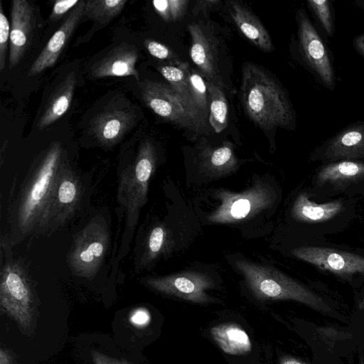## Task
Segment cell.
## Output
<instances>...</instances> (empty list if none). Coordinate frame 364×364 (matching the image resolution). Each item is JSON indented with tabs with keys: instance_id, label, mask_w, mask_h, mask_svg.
<instances>
[{
	"instance_id": "cb8c5ba5",
	"label": "cell",
	"mask_w": 364,
	"mask_h": 364,
	"mask_svg": "<svg viewBox=\"0 0 364 364\" xmlns=\"http://www.w3.org/2000/svg\"><path fill=\"white\" fill-rule=\"evenodd\" d=\"M187 76L194 104L199 112L207 119L210 112L207 82L198 71L191 69L190 67L187 70Z\"/></svg>"
},
{
	"instance_id": "d6986e66",
	"label": "cell",
	"mask_w": 364,
	"mask_h": 364,
	"mask_svg": "<svg viewBox=\"0 0 364 364\" xmlns=\"http://www.w3.org/2000/svg\"><path fill=\"white\" fill-rule=\"evenodd\" d=\"M210 334L220 348L230 355H245L252 350L247 333L239 325L226 323L211 328Z\"/></svg>"
},
{
	"instance_id": "ffe728a7",
	"label": "cell",
	"mask_w": 364,
	"mask_h": 364,
	"mask_svg": "<svg viewBox=\"0 0 364 364\" xmlns=\"http://www.w3.org/2000/svg\"><path fill=\"white\" fill-rule=\"evenodd\" d=\"M60 154L58 143L52 145L41 166L37 180L34 183L25 205V213L28 216L40 203L49 186L54 169Z\"/></svg>"
},
{
	"instance_id": "4316f807",
	"label": "cell",
	"mask_w": 364,
	"mask_h": 364,
	"mask_svg": "<svg viewBox=\"0 0 364 364\" xmlns=\"http://www.w3.org/2000/svg\"><path fill=\"white\" fill-rule=\"evenodd\" d=\"M205 160L208 161L210 166L217 169H224L235 164L232 149L228 143L210 151L206 155Z\"/></svg>"
},
{
	"instance_id": "603a6c76",
	"label": "cell",
	"mask_w": 364,
	"mask_h": 364,
	"mask_svg": "<svg viewBox=\"0 0 364 364\" xmlns=\"http://www.w3.org/2000/svg\"><path fill=\"white\" fill-rule=\"evenodd\" d=\"M127 3L126 0L87 1L84 15L102 25H106L121 13Z\"/></svg>"
},
{
	"instance_id": "b9f144b4",
	"label": "cell",
	"mask_w": 364,
	"mask_h": 364,
	"mask_svg": "<svg viewBox=\"0 0 364 364\" xmlns=\"http://www.w3.org/2000/svg\"><path fill=\"white\" fill-rule=\"evenodd\" d=\"M358 364H364V358H363V356L361 355L360 357Z\"/></svg>"
},
{
	"instance_id": "e0dca14e",
	"label": "cell",
	"mask_w": 364,
	"mask_h": 364,
	"mask_svg": "<svg viewBox=\"0 0 364 364\" xmlns=\"http://www.w3.org/2000/svg\"><path fill=\"white\" fill-rule=\"evenodd\" d=\"M228 5L233 21L246 38L260 50L272 51L271 37L258 18L237 1H229Z\"/></svg>"
},
{
	"instance_id": "f1b7e54d",
	"label": "cell",
	"mask_w": 364,
	"mask_h": 364,
	"mask_svg": "<svg viewBox=\"0 0 364 364\" xmlns=\"http://www.w3.org/2000/svg\"><path fill=\"white\" fill-rule=\"evenodd\" d=\"M144 46L148 52L154 58L160 60L175 59L174 55L171 49L158 41L146 39L144 41Z\"/></svg>"
},
{
	"instance_id": "5bb4252c",
	"label": "cell",
	"mask_w": 364,
	"mask_h": 364,
	"mask_svg": "<svg viewBox=\"0 0 364 364\" xmlns=\"http://www.w3.org/2000/svg\"><path fill=\"white\" fill-rule=\"evenodd\" d=\"M188 29L191 37L190 56L192 61L207 81L215 82L223 87L217 70L216 50L213 40L199 23H191Z\"/></svg>"
},
{
	"instance_id": "f35d334b",
	"label": "cell",
	"mask_w": 364,
	"mask_h": 364,
	"mask_svg": "<svg viewBox=\"0 0 364 364\" xmlns=\"http://www.w3.org/2000/svg\"><path fill=\"white\" fill-rule=\"evenodd\" d=\"M0 364H12L10 356L3 348L0 350Z\"/></svg>"
},
{
	"instance_id": "836d02e7",
	"label": "cell",
	"mask_w": 364,
	"mask_h": 364,
	"mask_svg": "<svg viewBox=\"0 0 364 364\" xmlns=\"http://www.w3.org/2000/svg\"><path fill=\"white\" fill-rule=\"evenodd\" d=\"M151 319L150 314L145 309H139L130 316L129 321L132 325L137 327L146 326Z\"/></svg>"
},
{
	"instance_id": "ba28073f",
	"label": "cell",
	"mask_w": 364,
	"mask_h": 364,
	"mask_svg": "<svg viewBox=\"0 0 364 364\" xmlns=\"http://www.w3.org/2000/svg\"><path fill=\"white\" fill-rule=\"evenodd\" d=\"M311 161H364V121L351 123L318 145Z\"/></svg>"
},
{
	"instance_id": "30bf717a",
	"label": "cell",
	"mask_w": 364,
	"mask_h": 364,
	"mask_svg": "<svg viewBox=\"0 0 364 364\" xmlns=\"http://www.w3.org/2000/svg\"><path fill=\"white\" fill-rule=\"evenodd\" d=\"M309 198L306 192L299 193L294 202L291 215L296 221L315 225L316 228L332 224L346 215L347 210L353 209L350 203L343 198L317 203Z\"/></svg>"
},
{
	"instance_id": "4dcf8cb0",
	"label": "cell",
	"mask_w": 364,
	"mask_h": 364,
	"mask_svg": "<svg viewBox=\"0 0 364 364\" xmlns=\"http://www.w3.org/2000/svg\"><path fill=\"white\" fill-rule=\"evenodd\" d=\"M103 250L104 247L101 242H92L87 246V249L81 252L80 259L84 263H90L100 257L102 255Z\"/></svg>"
},
{
	"instance_id": "7a4b0ae2",
	"label": "cell",
	"mask_w": 364,
	"mask_h": 364,
	"mask_svg": "<svg viewBox=\"0 0 364 364\" xmlns=\"http://www.w3.org/2000/svg\"><path fill=\"white\" fill-rule=\"evenodd\" d=\"M235 266L258 299L293 300L321 314H332L322 296L275 268L245 259L236 260Z\"/></svg>"
},
{
	"instance_id": "9c48e42d",
	"label": "cell",
	"mask_w": 364,
	"mask_h": 364,
	"mask_svg": "<svg viewBox=\"0 0 364 364\" xmlns=\"http://www.w3.org/2000/svg\"><path fill=\"white\" fill-rule=\"evenodd\" d=\"M151 286L163 293L194 303L213 301L205 291L213 286L211 278L201 272H186L151 281Z\"/></svg>"
},
{
	"instance_id": "3957f363",
	"label": "cell",
	"mask_w": 364,
	"mask_h": 364,
	"mask_svg": "<svg viewBox=\"0 0 364 364\" xmlns=\"http://www.w3.org/2000/svg\"><path fill=\"white\" fill-rule=\"evenodd\" d=\"M296 46L302 64L324 87L333 91L337 77L332 53L303 7L296 9Z\"/></svg>"
},
{
	"instance_id": "7c38bea8",
	"label": "cell",
	"mask_w": 364,
	"mask_h": 364,
	"mask_svg": "<svg viewBox=\"0 0 364 364\" xmlns=\"http://www.w3.org/2000/svg\"><path fill=\"white\" fill-rule=\"evenodd\" d=\"M85 4V1H80L68 14L31 66L28 76L36 75L54 65L83 17Z\"/></svg>"
},
{
	"instance_id": "74e56055",
	"label": "cell",
	"mask_w": 364,
	"mask_h": 364,
	"mask_svg": "<svg viewBox=\"0 0 364 364\" xmlns=\"http://www.w3.org/2000/svg\"><path fill=\"white\" fill-rule=\"evenodd\" d=\"M279 364H307L304 360L296 358L292 356H284L282 357Z\"/></svg>"
},
{
	"instance_id": "60d3db41",
	"label": "cell",
	"mask_w": 364,
	"mask_h": 364,
	"mask_svg": "<svg viewBox=\"0 0 364 364\" xmlns=\"http://www.w3.org/2000/svg\"><path fill=\"white\" fill-rule=\"evenodd\" d=\"M358 309L360 310H364V296L362 297L358 304Z\"/></svg>"
},
{
	"instance_id": "5b68a950",
	"label": "cell",
	"mask_w": 364,
	"mask_h": 364,
	"mask_svg": "<svg viewBox=\"0 0 364 364\" xmlns=\"http://www.w3.org/2000/svg\"><path fill=\"white\" fill-rule=\"evenodd\" d=\"M296 258L342 279L364 277V256L322 246H301L291 250Z\"/></svg>"
},
{
	"instance_id": "9a60e30c",
	"label": "cell",
	"mask_w": 364,
	"mask_h": 364,
	"mask_svg": "<svg viewBox=\"0 0 364 364\" xmlns=\"http://www.w3.org/2000/svg\"><path fill=\"white\" fill-rule=\"evenodd\" d=\"M138 51L135 46L122 43L112 49L92 68L95 77L134 76L139 80L135 65Z\"/></svg>"
},
{
	"instance_id": "ac0fdd59",
	"label": "cell",
	"mask_w": 364,
	"mask_h": 364,
	"mask_svg": "<svg viewBox=\"0 0 364 364\" xmlns=\"http://www.w3.org/2000/svg\"><path fill=\"white\" fill-rule=\"evenodd\" d=\"M76 86L74 72L66 75L49 98L45 109L37 124L41 130L61 118L68 110Z\"/></svg>"
},
{
	"instance_id": "52a82bcc",
	"label": "cell",
	"mask_w": 364,
	"mask_h": 364,
	"mask_svg": "<svg viewBox=\"0 0 364 364\" xmlns=\"http://www.w3.org/2000/svg\"><path fill=\"white\" fill-rule=\"evenodd\" d=\"M220 205L208 217L213 223H233L248 218L272 203L273 196L266 186L257 183L242 193L220 191Z\"/></svg>"
},
{
	"instance_id": "f546056e",
	"label": "cell",
	"mask_w": 364,
	"mask_h": 364,
	"mask_svg": "<svg viewBox=\"0 0 364 364\" xmlns=\"http://www.w3.org/2000/svg\"><path fill=\"white\" fill-rule=\"evenodd\" d=\"M80 2L77 0H60L55 1L50 19L55 21L61 18L67 12L71 11Z\"/></svg>"
},
{
	"instance_id": "2e32d148",
	"label": "cell",
	"mask_w": 364,
	"mask_h": 364,
	"mask_svg": "<svg viewBox=\"0 0 364 364\" xmlns=\"http://www.w3.org/2000/svg\"><path fill=\"white\" fill-rule=\"evenodd\" d=\"M134 120L135 114L129 108L105 109L94 118L92 132L100 141L114 143L130 129Z\"/></svg>"
},
{
	"instance_id": "484cf974",
	"label": "cell",
	"mask_w": 364,
	"mask_h": 364,
	"mask_svg": "<svg viewBox=\"0 0 364 364\" xmlns=\"http://www.w3.org/2000/svg\"><path fill=\"white\" fill-rule=\"evenodd\" d=\"M188 0H155L153 7L166 21H176L183 18L186 12Z\"/></svg>"
},
{
	"instance_id": "ab89813d",
	"label": "cell",
	"mask_w": 364,
	"mask_h": 364,
	"mask_svg": "<svg viewBox=\"0 0 364 364\" xmlns=\"http://www.w3.org/2000/svg\"><path fill=\"white\" fill-rule=\"evenodd\" d=\"M353 5L364 12V0H355L353 2Z\"/></svg>"
},
{
	"instance_id": "44dd1931",
	"label": "cell",
	"mask_w": 364,
	"mask_h": 364,
	"mask_svg": "<svg viewBox=\"0 0 364 364\" xmlns=\"http://www.w3.org/2000/svg\"><path fill=\"white\" fill-rule=\"evenodd\" d=\"M188 67L187 63H180L177 66L162 65L157 69L169 82L171 88L178 97L189 107L199 112L194 104L189 88L187 76Z\"/></svg>"
},
{
	"instance_id": "4fadbf2b",
	"label": "cell",
	"mask_w": 364,
	"mask_h": 364,
	"mask_svg": "<svg viewBox=\"0 0 364 364\" xmlns=\"http://www.w3.org/2000/svg\"><path fill=\"white\" fill-rule=\"evenodd\" d=\"M1 304L22 328H29L32 321L29 294L18 274H6L1 287Z\"/></svg>"
},
{
	"instance_id": "d4e9b609",
	"label": "cell",
	"mask_w": 364,
	"mask_h": 364,
	"mask_svg": "<svg viewBox=\"0 0 364 364\" xmlns=\"http://www.w3.org/2000/svg\"><path fill=\"white\" fill-rule=\"evenodd\" d=\"M306 4L324 33L332 38L335 33L334 10L332 1L309 0Z\"/></svg>"
},
{
	"instance_id": "d590c367",
	"label": "cell",
	"mask_w": 364,
	"mask_h": 364,
	"mask_svg": "<svg viewBox=\"0 0 364 364\" xmlns=\"http://www.w3.org/2000/svg\"><path fill=\"white\" fill-rule=\"evenodd\" d=\"M219 3V1L218 0H200L198 1L196 3V5L194 6L193 9V14L194 15L198 14V13L201 11H205L207 9H210V7L213 6L215 4H217Z\"/></svg>"
},
{
	"instance_id": "7402d4cb",
	"label": "cell",
	"mask_w": 364,
	"mask_h": 364,
	"mask_svg": "<svg viewBox=\"0 0 364 364\" xmlns=\"http://www.w3.org/2000/svg\"><path fill=\"white\" fill-rule=\"evenodd\" d=\"M210 102L208 121L216 133L223 132L228 125V103L220 86L207 81Z\"/></svg>"
},
{
	"instance_id": "83f0119b",
	"label": "cell",
	"mask_w": 364,
	"mask_h": 364,
	"mask_svg": "<svg viewBox=\"0 0 364 364\" xmlns=\"http://www.w3.org/2000/svg\"><path fill=\"white\" fill-rule=\"evenodd\" d=\"M11 28L9 22L4 13L2 3L0 1V71L6 65V55L10 41Z\"/></svg>"
},
{
	"instance_id": "6da1fadb",
	"label": "cell",
	"mask_w": 364,
	"mask_h": 364,
	"mask_svg": "<svg viewBox=\"0 0 364 364\" xmlns=\"http://www.w3.org/2000/svg\"><path fill=\"white\" fill-rule=\"evenodd\" d=\"M241 97L249 117L263 129H294L295 112L282 87L264 70L248 64L242 70Z\"/></svg>"
},
{
	"instance_id": "1f68e13d",
	"label": "cell",
	"mask_w": 364,
	"mask_h": 364,
	"mask_svg": "<svg viewBox=\"0 0 364 364\" xmlns=\"http://www.w3.org/2000/svg\"><path fill=\"white\" fill-rule=\"evenodd\" d=\"M76 195L75 184L70 181H64L61 183L58 189V198L62 203H71Z\"/></svg>"
},
{
	"instance_id": "8fae6325",
	"label": "cell",
	"mask_w": 364,
	"mask_h": 364,
	"mask_svg": "<svg viewBox=\"0 0 364 364\" xmlns=\"http://www.w3.org/2000/svg\"><path fill=\"white\" fill-rule=\"evenodd\" d=\"M36 23L34 9L26 0H14L11 11L9 68L16 66L27 50Z\"/></svg>"
},
{
	"instance_id": "d6a6232c",
	"label": "cell",
	"mask_w": 364,
	"mask_h": 364,
	"mask_svg": "<svg viewBox=\"0 0 364 364\" xmlns=\"http://www.w3.org/2000/svg\"><path fill=\"white\" fill-rule=\"evenodd\" d=\"M164 230L161 227L153 229L149 240V247L151 253L156 254L160 251L164 243Z\"/></svg>"
},
{
	"instance_id": "8d00e7d4",
	"label": "cell",
	"mask_w": 364,
	"mask_h": 364,
	"mask_svg": "<svg viewBox=\"0 0 364 364\" xmlns=\"http://www.w3.org/2000/svg\"><path fill=\"white\" fill-rule=\"evenodd\" d=\"M352 44L355 52L364 58V33L355 36L352 40Z\"/></svg>"
},
{
	"instance_id": "e575fe53",
	"label": "cell",
	"mask_w": 364,
	"mask_h": 364,
	"mask_svg": "<svg viewBox=\"0 0 364 364\" xmlns=\"http://www.w3.org/2000/svg\"><path fill=\"white\" fill-rule=\"evenodd\" d=\"M92 359L95 364H132L126 360L112 358L99 351L92 353Z\"/></svg>"
},
{
	"instance_id": "8992f818",
	"label": "cell",
	"mask_w": 364,
	"mask_h": 364,
	"mask_svg": "<svg viewBox=\"0 0 364 364\" xmlns=\"http://www.w3.org/2000/svg\"><path fill=\"white\" fill-rule=\"evenodd\" d=\"M316 195L332 196L358 193L364 188V161H339L321 164L314 176Z\"/></svg>"
},
{
	"instance_id": "277c9868",
	"label": "cell",
	"mask_w": 364,
	"mask_h": 364,
	"mask_svg": "<svg viewBox=\"0 0 364 364\" xmlns=\"http://www.w3.org/2000/svg\"><path fill=\"white\" fill-rule=\"evenodd\" d=\"M144 103L161 117L183 129L202 133L206 127V118L189 107L164 83L146 81L141 84Z\"/></svg>"
}]
</instances>
